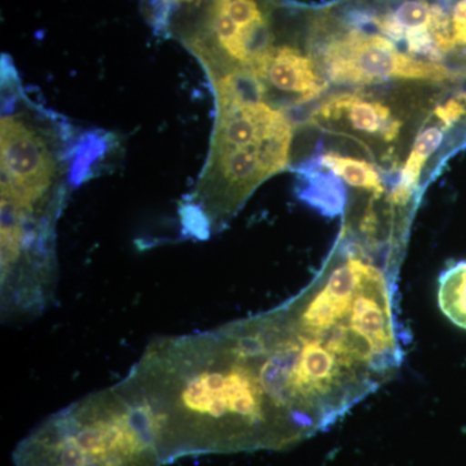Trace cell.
Wrapping results in <instances>:
<instances>
[{
    "label": "cell",
    "mask_w": 466,
    "mask_h": 466,
    "mask_svg": "<svg viewBox=\"0 0 466 466\" xmlns=\"http://www.w3.org/2000/svg\"><path fill=\"white\" fill-rule=\"evenodd\" d=\"M318 127L345 135L361 146H390L398 142L403 121L385 101L342 92L328 97L311 116Z\"/></svg>",
    "instance_id": "5"
},
{
    "label": "cell",
    "mask_w": 466,
    "mask_h": 466,
    "mask_svg": "<svg viewBox=\"0 0 466 466\" xmlns=\"http://www.w3.org/2000/svg\"><path fill=\"white\" fill-rule=\"evenodd\" d=\"M217 101L210 153L180 216L187 236L205 240L228 225L248 198L289 165L294 126L247 70L208 73Z\"/></svg>",
    "instance_id": "1"
},
{
    "label": "cell",
    "mask_w": 466,
    "mask_h": 466,
    "mask_svg": "<svg viewBox=\"0 0 466 466\" xmlns=\"http://www.w3.org/2000/svg\"><path fill=\"white\" fill-rule=\"evenodd\" d=\"M318 162L319 167L329 171L350 187L370 193L375 200H380L385 195V184L379 168L366 159L329 150L321 155Z\"/></svg>",
    "instance_id": "7"
},
{
    "label": "cell",
    "mask_w": 466,
    "mask_h": 466,
    "mask_svg": "<svg viewBox=\"0 0 466 466\" xmlns=\"http://www.w3.org/2000/svg\"><path fill=\"white\" fill-rule=\"evenodd\" d=\"M321 67L334 84L364 86L388 81L444 84L464 76L443 64L401 52L382 34L351 30L334 36L320 52Z\"/></svg>",
    "instance_id": "4"
},
{
    "label": "cell",
    "mask_w": 466,
    "mask_h": 466,
    "mask_svg": "<svg viewBox=\"0 0 466 466\" xmlns=\"http://www.w3.org/2000/svg\"><path fill=\"white\" fill-rule=\"evenodd\" d=\"M302 189L299 198L311 207L319 208L325 216L334 217L343 214L346 208V193L342 187V180L328 174L320 173L317 168L303 171Z\"/></svg>",
    "instance_id": "8"
},
{
    "label": "cell",
    "mask_w": 466,
    "mask_h": 466,
    "mask_svg": "<svg viewBox=\"0 0 466 466\" xmlns=\"http://www.w3.org/2000/svg\"><path fill=\"white\" fill-rule=\"evenodd\" d=\"M2 66V228L51 238L66 198L64 131L21 94L9 61Z\"/></svg>",
    "instance_id": "2"
},
{
    "label": "cell",
    "mask_w": 466,
    "mask_h": 466,
    "mask_svg": "<svg viewBox=\"0 0 466 466\" xmlns=\"http://www.w3.org/2000/svg\"><path fill=\"white\" fill-rule=\"evenodd\" d=\"M15 466H161L142 410L119 386L101 389L43 420L14 451Z\"/></svg>",
    "instance_id": "3"
},
{
    "label": "cell",
    "mask_w": 466,
    "mask_h": 466,
    "mask_svg": "<svg viewBox=\"0 0 466 466\" xmlns=\"http://www.w3.org/2000/svg\"><path fill=\"white\" fill-rule=\"evenodd\" d=\"M242 70L256 76L268 100L280 108V100L300 106L317 100L329 87L317 61L289 45H272L249 69Z\"/></svg>",
    "instance_id": "6"
},
{
    "label": "cell",
    "mask_w": 466,
    "mask_h": 466,
    "mask_svg": "<svg viewBox=\"0 0 466 466\" xmlns=\"http://www.w3.org/2000/svg\"><path fill=\"white\" fill-rule=\"evenodd\" d=\"M452 36L456 47L466 48V0H459L452 9Z\"/></svg>",
    "instance_id": "10"
},
{
    "label": "cell",
    "mask_w": 466,
    "mask_h": 466,
    "mask_svg": "<svg viewBox=\"0 0 466 466\" xmlns=\"http://www.w3.org/2000/svg\"><path fill=\"white\" fill-rule=\"evenodd\" d=\"M438 305L451 323L466 330V260L441 272Z\"/></svg>",
    "instance_id": "9"
}]
</instances>
